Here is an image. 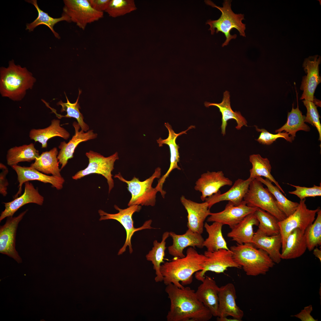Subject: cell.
Instances as JSON below:
<instances>
[{"mask_svg": "<svg viewBox=\"0 0 321 321\" xmlns=\"http://www.w3.org/2000/svg\"><path fill=\"white\" fill-rule=\"evenodd\" d=\"M165 291L170 302L167 321H208L212 318L210 310L190 287L180 288L170 284L166 285Z\"/></svg>", "mask_w": 321, "mask_h": 321, "instance_id": "obj_1", "label": "cell"}, {"mask_svg": "<svg viewBox=\"0 0 321 321\" xmlns=\"http://www.w3.org/2000/svg\"><path fill=\"white\" fill-rule=\"evenodd\" d=\"M206 259L204 254L199 253L195 248L189 247L184 257H174L161 265L160 271L164 283L166 285L172 284L180 288L190 284L193 274L203 269Z\"/></svg>", "mask_w": 321, "mask_h": 321, "instance_id": "obj_2", "label": "cell"}, {"mask_svg": "<svg viewBox=\"0 0 321 321\" xmlns=\"http://www.w3.org/2000/svg\"><path fill=\"white\" fill-rule=\"evenodd\" d=\"M36 81L26 67L16 65L12 60L9 62L8 67L0 68V92L2 97L20 101L26 91L32 89Z\"/></svg>", "mask_w": 321, "mask_h": 321, "instance_id": "obj_3", "label": "cell"}, {"mask_svg": "<svg viewBox=\"0 0 321 321\" xmlns=\"http://www.w3.org/2000/svg\"><path fill=\"white\" fill-rule=\"evenodd\" d=\"M230 250L235 262L248 276L265 275L275 265L266 252L251 243H237Z\"/></svg>", "mask_w": 321, "mask_h": 321, "instance_id": "obj_4", "label": "cell"}, {"mask_svg": "<svg viewBox=\"0 0 321 321\" xmlns=\"http://www.w3.org/2000/svg\"><path fill=\"white\" fill-rule=\"evenodd\" d=\"M204 1L207 4L217 8L221 12V14L218 19L208 20L206 23L210 25L209 30L211 31V34H214L216 29V33L221 32L225 35L226 39L222 45V47L227 45L232 39L237 37V34L232 35L230 34L231 31L233 28L238 30L240 36L246 37V24L242 22L244 19V15L235 14L232 11L231 7L232 1L224 0L222 7L217 6L210 0H205Z\"/></svg>", "mask_w": 321, "mask_h": 321, "instance_id": "obj_5", "label": "cell"}, {"mask_svg": "<svg viewBox=\"0 0 321 321\" xmlns=\"http://www.w3.org/2000/svg\"><path fill=\"white\" fill-rule=\"evenodd\" d=\"M161 175V168L158 167L151 177L143 181L135 176L130 180H127L120 172L114 177L127 184L128 190L131 196L128 204V206L133 205L154 206L155 204L156 195L158 191L156 187L153 188L152 185L154 180L155 178L159 179Z\"/></svg>", "mask_w": 321, "mask_h": 321, "instance_id": "obj_6", "label": "cell"}, {"mask_svg": "<svg viewBox=\"0 0 321 321\" xmlns=\"http://www.w3.org/2000/svg\"><path fill=\"white\" fill-rule=\"evenodd\" d=\"M114 208L118 211L115 214L108 213L104 211L100 210L98 213L100 216V221L108 219H114L119 222L125 229L126 233V239L123 246L119 249L118 255L122 254L126 251L127 247L128 246L130 254L133 252L131 243V239L134 233L136 232L143 229H154L151 226L152 221L150 219L145 221L143 226L138 228L134 227L132 216L135 212H139L141 209V205H133L125 209L119 208L117 206L114 205Z\"/></svg>", "mask_w": 321, "mask_h": 321, "instance_id": "obj_7", "label": "cell"}, {"mask_svg": "<svg viewBox=\"0 0 321 321\" xmlns=\"http://www.w3.org/2000/svg\"><path fill=\"white\" fill-rule=\"evenodd\" d=\"M243 201L248 206L256 207L269 213L279 221L287 217L278 207L273 195L256 178L250 182Z\"/></svg>", "mask_w": 321, "mask_h": 321, "instance_id": "obj_8", "label": "cell"}, {"mask_svg": "<svg viewBox=\"0 0 321 321\" xmlns=\"http://www.w3.org/2000/svg\"><path fill=\"white\" fill-rule=\"evenodd\" d=\"M85 155L89 160L87 166L77 172L72 176V179L77 180L93 174L102 175L107 180L110 193L114 186L111 172L114 169L115 162L119 159L118 153L116 152L110 156L105 157L97 152L90 150Z\"/></svg>", "mask_w": 321, "mask_h": 321, "instance_id": "obj_9", "label": "cell"}, {"mask_svg": "<svg viewBox=\"0 0 321 321\" xmlns=\"http://www.w3.org/2000/svg\"><path fill=\"white\" fill-rule=\"evenodd\" d=\"M305 202V199L300 200L297 208L293 213L278 222L282 239V249L284 246L287 237L292 231L298 228L304 232L315 219L316 214L320 207L315 210H310L307 208Z\"/></svg>", "mask_w": 321, "mask_h": 321, "instance_id": "obj_10", "label": "cell"}, {"mask_svg": "<svg viewBox=\"0 0 321 321\" xmlns=\"http://www.w3.org/2000/svg\"><path fill=\"white\" fill-rule=\"evenodd\" d=\"M63 13L84 30L87 25L98 21L103 17V12L97 11L91 6L89 0H64Z\"/></svg>", "mask_w": 321, "mask_h": 321, "instance_id": "obj_11", "label": "cell"}, {"mask_svg": "<svg viewBox=\"0 0 321 321\" xmlns=\"http://www.w3.org/2000/svg\"><path fill=\"white\" fill-rule=\"evenodd\" d=\"M204 255L206 259L202 265L203 269L195 274L196 279L202 282L207 271L220 273H223L229 268H241L234 260L230 249H222L212 252L206 251Z\"/></svg>", "mask_w": 321, "mask_h": 321, "instance_id": "obj_12", "label": "cell"}, {"mask_svg": "<svg viewBox=\"0 0 321 321\" xmlns=\"http://www.w3.org/2000/svg\"><path fill=\"white\" fill-rule=\"evenodd\" d=\"M28 211L26 210L16 217H7L5 224L0 228V253L13 258L18 263L22 260L15 248L16 232L18 225Z\"/></svg>", "mask_w": 321, "mask_h": 321, "instance_id": "obj_13", "label": "cell"}, {"mask_svg": "<svg viewBox=\"0 0 321 321\" xmlns=\"http://www.w3.org/2000/svg\"><path fill=\"white\" fill-rule=\"evenodd\" d=\"M258 208L247 206L243 201L237 206L229 202L223 211L216 213H211L207 221L218 222L223 225H227L231 229L246 216L254 213Z\"/></svg>", "mask_w": 321, "mask_h": 321, "instance_id": "obj_14", "label": "cell"}, {"mask_svg": "<svg viewBox=\"0 0 321 321\" xmlns=\"http://www.w3.org/2000/svg\"><path fill=\"white\" fill-rule=\"evenodd\" d=\"M321 60V57L318 55L310 56L305 59L303 66L307 75L303 77L300 89L303 92L300 99L314 102L315 91L321 81L319 74Z\"/></svg>", "mask_w": 321, "mask_h": 321, "instance_id": "obj_15", "label": "cell"}, {"mask_svg": "<svg viewBox=\"0 0 321 321\" xmlns=\"http://www.w3.org/2000/svg\"><path fill=\"white\" fill-rule=\"evenodd\" d=\"M11 167L17 174L19 183L18 190L14 196V198L18 197L19 195H21L23 184L29 181L37 180L44 183H49L57 190H61L63 187L65 180L62 177L49 176L42 173L31 166H21L16 165Z\"/></svg>", "mask_w": 321, "mask_h": 321, "instance_id": "obj_16", "label": "cell"}, {"mask_svg": "<svg viewBox=\"0 0 321 321\" xmlns=\"http://www.w3.org/2000/svg\"><path fill=\"white\" fill-rule=\"evenodd\" d=\"M232 181L226 177L222 171L210 172L207 171L202 174L195 183L194 189L202 193L201 199H205L219 192L220 188L226 186H231Z\"/></svg>", "mask_w": 321, "mask_h": 321, "instance_id": "obj_17", "label": "cell"}, {"mask_svg": "<svg viewBox=\"0 0 321 321\" xmlns=\"http://www.w3.org/2000/svg\"><path fill=\"white\" fill-rule=\"evenodd\" d=\"M180 202L188 213L187 226L193 232L202 234L203 232L204 222L211 213L207 203L196 202L187 199L183 195Z\"/></svg>", "mask_w": 321, "mask_h": 321, "instance_id": "obj_18", "label": "cell"}, {"mask_svg": "<svg viewBox=\"0 0 321 321\" xmlns=\"http://www.w3.org/2000/svg\"><path fill=\"white\" fill-rule=\"evenodd\" d=\"M218 306L217 317L231 316L240 321L243 311L237 305L236 290L234 285L228 283L219 288Z\"/></svg>", "mask_w": 321, "mask_h": 321, "instance_id": "obj_19", "label": "cell"}, {"mask_svg": "<svg viewBox=\"0 0 321 321\" xmlns=\"http://www.w3.org/2000/svg\"><path fill=\"white\" fill-rule=\"evenodd\" d=\"M44 201V197L35 188L32 184L28 181L24 183V190L23 194L12 201L3 202L5 209L0 216V222L6 217L12 216L21 207L28 203H33L42 205Z\"/></svg>", "mask_w": 321, "mask_h": 321, "instance_id": "obj_20", "label": "cell"}, {"mask_svg": "<svg viewBox=\"0 0 321 321\" xmlns=\"http://www.w3.org/2000/svg\"><path fill=\"white\" fill-rule=\"evenodd\" d=\"M73 125L75 129L74 135L68 143L61 142L58 147L60 150L57 158L61 165V170L67 164L69 160L73 157L75 150L80 143L95 139L97 137V134L94 133L92 130L86 132L81 130L79 131L81 127L76 121L73 123Z\"/></svg>", "mask_w": 321, "mask_h": 321, "instance_id": "obj_21", "label": "cell"}, {"mask_svg": "<svg viewBox=\"0 0 321 321\" xmlns=\"http://www.w3.org/2000/svg\"><path fill=\"white\" fill-rule=\"evenodd\" d=\"M252 180L249 177L246 180L238 179L226 192L222 194L219 192L207 198L205 201L208 204V208L210 209L215 204L225 201H228L235 206L240 204Z\"/></svg>", "mask_w": 321, "mask_h": 321, "instance_id": "obj_22", "label": "cell"}, {"mask_svg": "<svg viewBox=\"0 0 321 321\" xmlns=\"http://www.w3.org/2000/svg\"><path fill=\"white\" fill-rule=\"evenodd\" d=\"M164 125L168 130V136L165 139H162L160 137L157 140V141L160 147H162L164 144H167L169 146L170 153V165L167 172L160 178L158 180V183L156 187L160 190H163V184L171 171L175 169L179 170L181 169L177 164L180 160V156L178 150L179 147L176 142L177 138L180 136L184 134H186V132L188 130L195 128V126L191 125L189 127L185 130L178 133H176L169 123H165Z\"/></svg>", "mask_w": 321, "mask_h": 321, "instance_id": "obj_23", "label": "cell"}, {"mask_svg": "<svg viewBox=\"0 0 321 321\" xmlns=\"http://www.w3.org/2000/svg\"><path fill=\"white\" fill-rule=\"evenodd\" d=\"M169 236L172 239L173 243L168 247L169 254L174 257L182 258L185 257L184 249L189 246L195 248H203L204 240L201 234L188 229L182 235H178L172 232H169Z\"/></svg>", "mask_w": 321, "mask_h": 321, "instance_id": "obj_24", "label": "cell"}, {"mask_svg": "<svg viewBox=\"0 0 321 321\" xmlns=\"http://www.w3.org/2000/svg\"><path fill=\"white\" fill-rule=\"evenodd\" d=\"M202 282L195 291L196 295L199 300L210 310L213 316L217 317L219 287L209 276H205Z\"/></svg>", "mask_w": 321, "mask_h": 321, "instance_id": "obj_25", "label": "cell"}, {"mask_svg": "<svg viewBox=\"0 0 321 321\" xmlns=\"http://www.w3.org/2000/svg\"><path fill=\"white\" fill-rule=\"evenodd\" d=\"M304 232L297 228L289 233L287 238L284 246L282 249V259L296 258L304 253L307 247Z\"/></svg>", "mask_w": 321, "mask_h": 321, "instance_id": "obj_26", "label": "cell"}, {"mask_svg": "<svg viewBox=\"0 0 321 321\" xmlns=\"http://www.w3.org/2000/svg\"><path fill=\"white\" fill-rule=\"evenodd\" d=\"M230 95L229 92L226 91L224 93L223 97L222 102L220 103H210L207 102L204 103L205 107H208L210 106H215L218 108L221 114L222 124L221 126V133L223 136L226 134V129L227 124V121L230 119H234L237 122V126L235 128L240 130L243 126H247V121L245 118L239 111H234L232 109L230 102Z\"/></svg>", "mask_w": 321, "mask_h": 321, "instance_id": "obj_27", "label": "cell"}, {"mask_svg": "<svg viewBox=\"0 0 321 321\" xmlns=\"http://www.w3.org/2000/svg\"><path fill=\"white\" fill-rule=\"evenodd\" d=\"M254 213L246 216L231 229L227 234V237L232 238V240L236 242L237 244L251 243L255 233L253 227L258 226L259 224Z\"/></svg>", "mask_w": 321, "mask_h": 321, "instance_id": "obj_28", "label": "cell"}, {"mask_svg": "<svg viewBox=\"0 0 321 321\" xmlns=\"http://www.w3.org/2000/svg\"><path fill=\"white\" fill-rule=\"evenodd\" d=\"M251 243L256 248L266 252L275 263L278 264L281 261L282 239L280 234L267 236L256 232Z\"/></svg>", "mask_w": 321, "mask_h": 321, "instance_id": "obj_29", "label": "cell"}, {"mask_svg": "<svg viewBox=\"0 0 321 321\" xmlns=\"http://www.w3.org/2000/svg\"><path fill=\"white\" fill-rule=\"evenodd\" d=\"M70 136L69 133L60 125V120L53 119L51 125L43 129H32L30 131L29 137L35 142L38 141L41 144L42 148H46L47 141L50 139L59 136L67 140Z\"/></svg>", "mask_w": 321, "mask_h": 321, "instance_id": "obj_30", "label": "cell"}, {"mask_svg": "<svg viewBox=\"0 0 321 321\" xmlns=\"http://www.w3.org/2000/svg\"><path fill=\"white\" fill-rule=\"evenodd\" d=\"M57 149L54 147L49 151L43 152L30 166L45 174L62 177L61 169L59 168V162L57 158Z\"/></svg>", "mask_w": 321, "mask_h": 321, "instance_id": "obj_31", "label": "cell"}, {"mask_svg": "<svg viewBox=\"0 0 321 321\" xmlns=\"http://www.w3.org/2000/svg\"><path fill=\"white\" fill-rule=\"evenodd\" d=\"M39 155V151L31 143L10 148L7 151L6 158L7 165L12 167L20 162L35 160Z\"/></svg>", "mask_w": 321, "mask_h": 321, "instance_id": "obj_32", "label": "cell"}, {"mask_svg": "<svg viewBox=\"0 0 321 321\" xmlns=\"http://www.w3.org/2000/svg\"><path fill=\"white\" fill-rule=\"evenodd\" d=\"M249 160L252 165V167L250 170L249 178L253 180L258 177H264L274 183L282 193L285 195L278 182L271 173L272 168L268 158H262L259 154H252L250 155Z\"/></svg>", "mask_w": 321, "mask_h": 321, "instance_id": "obj_33", "label": "cell"}, {"mask_svg": "<svg viewBox=\"0 0 321 321\" xmlns=\"http://www.w3.org/2000/svg\"><path fill=\"white\" fill-rule=\"evenodd\" d=\"M169 236V232H165L162 235L160 242L155 240L153 243V247L146 256L147 260L151 262L153 265L156 275L155 280L156 282L163 281V278L161 273L160 268L161 264L164 262L165 251L166 248V240Z\"/></svg>", "mask_w": 321, "mask_h": 321, "instance_id": "obj_34", "label": "cell"}, {"mask_svg": "<svg viewBox=\"0 0 321 321\" xmlns=\"http://www.w3.org/2000/svg\"><path fill=\"white\" fill-rule=\"evenodd\" d=\"M211 225L207 222L204 227L208 234V237L203 243V246L209 251H214L222 249H229L222 233L223 225L221 223L214 222Z\"/></svg>", "mask_w": 321, "mask_h": 321, "instance_id": "obj_35", "label": "cell"}, {"mask_svg": "<svg viewBox=\"0 0 321 321\" xmlns=\"http://www.w3.org/2000/svg\"><path fill=\"white\" fill-rule=\"evenodd\" d=\"M305 116L303 115L299 109L298 104L294 108L293 105L291 111L288 113L286 123L280 128L275 131L276 133H280L283 131L288 133L292 141L296 136V133L299 130L308 131L310 127L305 123Z\"/></svg>", "mask_w": 321, "mask_h": 321, "instance_id": "obj_36", "label": "cell"}, {"mask_svg": "<svg viewBox=\"0 0 321 321\" xmlns=\"http://www.w3.org/2000/svg\"><path fill=\"white\" fill-rule=\"evenodd\" d=\"M256 179L260 181L267 187L276 200V204L279 209L287 217L292 214L296 210L299 203L292 201L288 199L282 193L276 186H274L270 180L267 178L258 177Z\"/></svg>", "mask_w": 321, "mask_h": 321, "instance_id": "obj_37", "label": "cell"}, {"mask_svg": "<svg viewBox=\"0 0 321 321\" xmlns=\"http://www.w3.org/2000/svg\"><path fill=\"white\" fill-rule=\"evenodd\" d=\"M27 1L34 6L37 10L38 15L37 17L33 22L27 24L26 30H28L30 32L32 31L39 25H45L50 28L56 38L59 39L60 37L59 34L54 30V27L55 24L62 21L70 22V17L63 13L60 18H53L50 17L47 13L44 12L40 9L36 0H28Z\"/></svg>", "mask_w": 321, "mask_h": 321, "instance_id": "obj_38", "label": "cell"}, {"mask_svg": "<svg viewBox=\"0 0 321 321\" xmlns=\"http://www.w3.org/2000/svg\"><path fill=\"white\" fill-rule=\"evenodd\" d=\"M254 213L259 222L257 232L267 236L280 234L279 221L276 217L259 208Z\"/></svg>", "mask_w": 321, "mask_h": 321, "instance_id": "obj_39", "label": "cell"}, {"mask_svg": "<svg viewBox=\"0 0 321 321\" xmlns=\"http://www.w3.org/2000/svg\"><path fill=\"white\" fill-rule=\"evenodd\" d=\"M79 91L78 97L75 102L74 103H70L65 93H64L67 100V103H64L61 100L57 103V105H61L62 107L61 111V112H62L65 111L67 112V114L63 116L58 114L56 113V111L54 109L51 108L50 109L53 112L55 113L56 117L59 118L60 119L62 117H65L67 118L72 117L75 119L79 124L81 130L87 132L89 129V127L88 125L84 122V118L83 115L79 111V109L80 107L79 103H78V101L79 95L81 94V91L80 90H79Z\"/></svg>", "mask_w": 321, "mask_h": 321, "instance_id": "obj_40", "label": "cell"}, {"mask_svg": "<svg viewBox=\"0 0 321 321\" xmlns=\"http://www.w3.org/2000/svg\"><path fill=\"white\" fill-rule=\"evenodd\" d=\"M317 216L313 222L308 226L304 232L307 244V248L309 251L321 245V210L317 213Z\"/></svg>", "mask_w": 321, "mask_h": 321, "instance_id": "obj_41", "label": "cell"}, {"mask_svg": "<svg viewBox=\"0 0 321 321\" xmlns=\"http://www.w3.org/2000/svg\"><path fill=\"white\" fill-rule=\"evenodd\" d=\"M137 8L133 0H110L105 12L110 16L116 18L132 12Z\"/></svg>", "mask_w": 321, "mask_h": 321, "instance_id": "obj_42", "label": "cell"}, {"mask_svg": "<svg viewBox=\"0 0 321 321\" xmlns=\"http://www.w3.org/2000/svg\"><path fill=\"white\" fill-rule=\"evenodd\" d=\"M303 102L307 110L305 122L311 124L316 128L319 135V140L321 141V125L319 119L320 116L317 107L313 102L304 100Z\"/></svg>", "mask_w": 321, "mask_h": 321, "instance_id": "obj_43", "label": "cell"}, {"mask_svg": "<svg viewBox=\"0 0 321 321\" xmlns=\"http://www.w3.org/2000/svg\"><path fill=\"white\" fill-rule=\"evenodd\" d=\"M255 127L256 130L261 132L258 139L256 140L260 144L270 145L279 138H283L290 142H292V140L291 137L289 136V134L286 132L273 134L264 129H259L256 126Z\"/></svg>", "mask_w": 321, "mask_h": 321, "instance_id": "obj_44", "label": "cell"}, {"mask_svg": "<svg viewBox=\"0 0 321 321\" xmlns=\"http://www.w3.org/2000/svg\"><path fill=\"white\" fill-rule=\"evenodd\" d=\"M289 185L294 187L295 190L293 191H289L291 194L297 196L300 200L310 197H315L321 196V185L318 186L314 185L311 187H306L295 185L287 183Z\"/></svg>", "mask_w": 321, "mask_h": 321, "instance_id": "obj_45", "label": "cell"}, {"mask_svg": "<svg viewBox=\"0 0 321 321\" xmlns=\"http://www.w3.org/2000/svg\"><path fill=\"white\" fill-rule=\"evenodd\" d=\"M0 169L1 170L0 173V193L4 196L7 193V187L9 183L6 178L9 171L7 167L2 163H0Z\"/></svg>", "mask_w": 321, "mask_h": 321, "instance_id": "obj_46", "label": "cell"}, {"mask_svg": "<svg viewBox=\"0 0 321 321\" xmlns=\"http://www.w3.org/2000/svg\"><path fill=\"white\" fill-rule=\"evenodd\" d=\"M312 311V305H309L305 307L299 313L291 316L295 317L302 321H317L318 320L314 319L311 314Z\"/></svg>", "mask_w": 321, "mask_h": 321, "instance_id": "obj_47", "label": "cell"}, {"mask_svg": "<svg viewBox=\"0 0 321 321\" xmlns=\"http://www.w3.org/2000/svg\"><path fill=\"white\" fill-rule=\"evenodd\" d=\"M89 1L93 9L97 11L103 12L107 9L110 0H89Z\"/></svg>", "mask_w": 321, "mask_h": 321, "instance_id": "obj_48", "label": "cell"}, {"mask_svg": "<svg viewBox=\"0 0 321 321\" xmlns=\"http://www.w3.org/2000/svg\"><path fill=\"white\" fill-rule=\"evenodd\" d=\"M217 320L218 321H241L235 318H229L227 317H217Z\"/></svg>", "mask_w": 321, "mask_h": 321, "instance_id": "obj_49", "label": "cell"}, {"mask_svg": "<svg viewBox=\"0 0 321 321\" xmlns=\"http://www.w3.org/2000/svg\"><path fill=\"white\" fill-rule=\"evenodd\" d=\"M313 251V254L317 258H318L319 260L321 262V250L319 249L317 247H316L314 248Z\"/></svg>", "mask_w": 321, "mask_h": 321, "instance_id": "obj_50", "label": "cell"}]
</instances>
